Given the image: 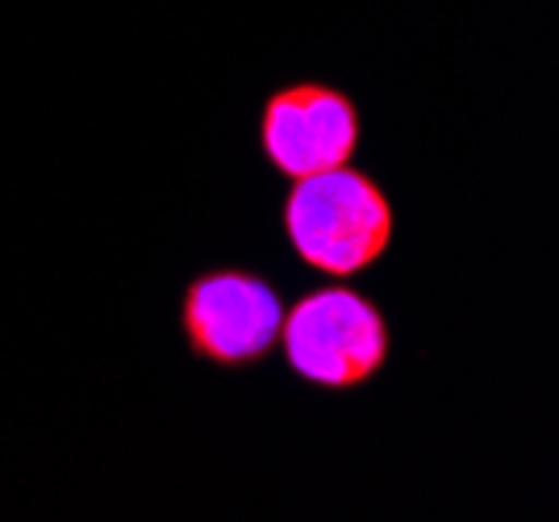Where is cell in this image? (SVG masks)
Listing matches in <instances>:
<instances>
[{
	"mask_svg": "<svg viewBox=\"0 0 559 522\" xmlns=\"http://www.w3.org/2000/svg\"><path fill=\"white\" fill-rule=\"evenodd\" d=\"M284 235L297 260L330 281L368 272L393 242V205L368 171L350 164L293 180L284 197Z\"/></svg>",
	"mask_w": 559,
	"mask_h": 522,
	"instance_id": "obj_1",
	"label": "cell"
},
{
	"mask_svg": "<svg viewBox=\"0 0 559 522\" xmlns=\"http://www.w3.org/2000/svg\"><path fill=\"white\" fill-rule=\"evenodd\" d=\"M280 352L288 368L318 389H359L389 359V322L364 293L326 285L284 309Z\"/></svg>",
	"mask_w": 559,
	"mask_h": 522,
	"instance_id": "obj_2",
	"label": "cell"
},
{
	"mask_svg": "<svg viewBox=\"0 0 559 522\" xmlns=\"http://www.w3.org/2000/svg\"><path fill=\"white\" fill-rule=\"evenodd\" d=\"M284 301L255 272L222 268L205 272L185 288L180 327L197 359L217 368H247L276 352Z\"/></svg>",
	"mask_w": 559,
	"mask_h": 522,
	"instance_id": "obj_3",
	"label": "cell"
},
{
	"mask_svg": "<svg viewBox=\"0 0 559 522\" xmlns=\"http://www.w3.org/2000/svg\"><path fill=\"white\" fill-rule=\"evenodd\" d=\"M259 146L288 180L343 167L359 146V109L330 84H288L267 96L259 114Z\"/></svg>",
	"mask_w": 559,
	"mask_h": 522,
	"instance_id": "obj_4",
	"label": "cell"
}]
</instances>
